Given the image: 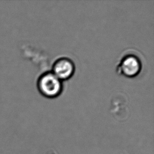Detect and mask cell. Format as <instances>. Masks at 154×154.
<instances>
[{
	"instance_id": "cell-1",
	"label": "cell",
	"mask_w": 154,
	"mask_h": 154,
	"mask_svg": "<svg viewBox=\"0 0 154 154\" xmlns=\"http://www.w3.org/2000/svg\"><path fill=\"white\" fill-rule=\"evenodd\" d=\"M37 84L40 93L48 98L56 97L62 92V81L52 72H47L41 75Z\"/></svg>"
},
{
	"instance_id": "cell-2",
	"label": "cell",
	"mask_w": 154,
	"mask_h": 154,
	"mask_svg": "<svg viewBox=\"0 0 154 154\" xmlns=\"http://www.w3.org/2000/svg\"><path fill=\"white\" fill-rule=\"evenodd\" d=\"M142 62L137 56L127 55L123 57L118 66V72L126 77H135L142 69Z\"/></svg>"
},
{
	"instance_id": "cell-3",
	"label": "cell",
	"mask_w": 154,
	"mask_h": 154,
	"mask_svg": "<svg viewBox=\"0 0 154 154\" xmlns=\"http://www.w3.org/2000/svg\"><path fill=\"white\" fill-rule=\"evenodd\" d=\"M75 64L67 57L58 58L53 63L52 73L62 81L70 79L74 74Z\"/></svg>"
}]
</instances>
